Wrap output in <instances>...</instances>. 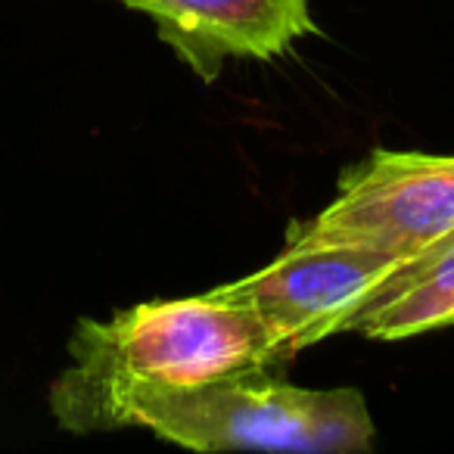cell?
Masks as SVG:
<instances>
[{
    "instance_id": "5b68a950",
    "label": "cell",
    "mask_w": 454,
    "mask_h": 454,
    "mask_svg": "<svg viewBox=\"0 0 454 454\" xmlns=\"http://www.w3.org/2000/svg\"><path fill=\"white\" fill-rule=\"evenodd\" d=\"M153 20L159 38L202 78L227 59H274L317 32L309 0H119Z\"/></svg>"
},
{
    "instance_id": "277c9868",
    "label": "cell",
    "mask_w": 454,
    "mask_h": 454,
    "mask_svg": "<svg viewBox=\"0 0 454 454\" xmlns=\"http://www.w3.org/2000/svg\"><path fill=\"white\" fill-rule=\"evenodd\" d=\"M408 262L358 243H296L262 271L215 286L224 302L255 311L286 355L355 330L367 305Z\"/></svg>"
},
{
    "instance_id": "7a4b0ae2",
    "label": "cell",
    "mask_w": 454,
    "mask_h": 454,
    "mask_svg": "<svg viewBox=\"0 0 454 454\" xmlns=\"http://www.w3.org/2000/svg\"><path fill=\"white\" fill-rule=\"evenodd\" d=\"M115 429H150L193 451H371L377 427L358 389H302L243 371L187 389H137Z\"/></svg>"
},
{
    "instance_id": "8992f818",
    "label": "cell",
    "mask_w": 454,
    "mask_h": 454,
    "mask_svg": "<svg viewBox=\"0 0 454 454\" xmlns=\"http://www.w3.org/2000/svg\"><path fill=\"white\" fill-rule=\"evenodd\" d=\"M454 327V237L398 268L355 324L367 340H408Z\"/></svg>"
},
{
    "instance_id": "3957f363",
    "label": "cell",
    "mask_w": 454,
    "mask_h": 454,
    "mask_svg": "<svg viewBox=\"0 0 454 454\" xmlns=\"http://www.w3.org/2000/svg\"><path fill=\"white\" fill-rule=\"evenodd\" d=\"M454 237V156L373 150L348 168L340 193L305 224L296 243H358L414 262Z\"/></svg>"
},
{
    "instance_id": "6da1fadb",
    "label": "cell",
    "mask_w": 454,
    "mask_h": 454,
    "mask_svg": "<svg viewBox=\"0 0 454 454\" xmlns=\"http://www.w3.org/2000/svg\"><path fill=\"white\" fill-rule=\"evenodd\" d=\"M290 355L255 311L215 293L140 302L109 321H78L69 367L51 386L66 433H113L115 408L137 389H187L243 371H271Z\"/></svg>"
}]
</instances>
